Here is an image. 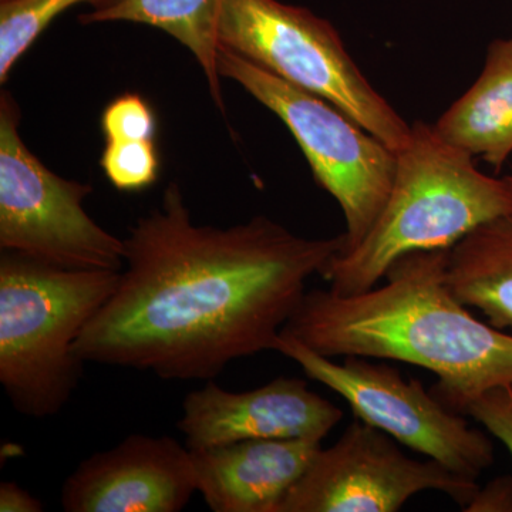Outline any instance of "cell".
<instances>
[{
	"label": "cell",
	"instance_id": "8",
	"mask_svg": "<svg viewBox=\"0 0 512 512\" xmlns=\"http://www.w3.org/2000/svg\"><path fill=\"white\" fill-rule=\"evenodd\" d=\"M274 350L298 363L309 379L343 397L356 419L458 476L477 481L494 463L493 443L483 431L444 406L420 380H406L394 367L366 357L335 362L284 333L275 340Z\"/></svg>",
	"mask_w": 512,
	"mask_h": 512
},
{
	"label": "cell",
	"instance_id": "11",
	"mask_svg": "<svg viewBox=\"0 0 512 512\" xmlns=\"http://www.w3.org/2000/svg\"><path fill=\"white\" fill-rule=\"evenodd\" d=\"M343 412L295 377H278L247 390L229 392L214 380L185 396L177 427L190 450L245 440H323Z\"/></svg>",
	"mask_w": 512,
	"mask_h": 512
},
{
	"label": "cell",
	"instance_id": "16",
	"mask_svg": "<svg viewBox=\"0 0 512 512\" xmlns=\"http://www.w3.org/2000/svg\"><path fill=\"white\" fill-rule=\"evenodd\" d=\"M123 0H2L0 2V83L62 13L77 5L104 10Z\"/></svg>",
	"mask_w": 512,
	"mask_h": 512
},
{
	"label": "cell",
	"instance_id": "2",
	"mask_svg": "<svg viewBox=\"0 0 512 512\" xmlns=\"http://www.w3.org/2000/svg\"><path fill=\"white\" fill-rule=\"evenodd\" d=\"M448 249L413 252L380 288L343 296L313 289L281 333L319 355L390 359L439 377L433 396L453 412L512 382V336L474 318L446 284Z\"/></svg>",
	"mask_w": 512,
	"mask_h": 512
},
{
	"label": "cell",
	"instance_id": "22",
	"mask_svg": "<svg viewBox=\"0 0 512 512\" xmlns=\"http://www.w3.org/2000/svg\"><path fill=\"white\" fill-rule=\"evenodd\" d=\"M505 180H507L508 185H510V190L512 194V177H505Z\"/></svg>",
	"mask_w": 512,
	"mask_h": 512
},
{
	"label": "cell",
	"instance_id": "9",
	"mask_svg": "<svg viewBox=\"0 0 512 512\" xmlns=\"http://www.w3.org/2000/svg\"><path fill=\"white\" fill-rule=\"evenodd\" d=\"M440 491L466 508L477 481L443 464L407 457L389 434L356 419L320 448L278 512H396L414 495Z\"/></svg>",
	"mask_w": 512,
	"mask_h": 512
},
{
	"label": "cell",
	"instance_id": "7",
	"mask_svg": "<svg viewBox=\"0 0 512 512\" xmlns=\"http://www.w3.org/2000/svg\"><path fill=\"white\" fill-rule=\"evenodd\" d=\"M93 187L46 167L20 136L19 104L0 94V249L74 271L121 272L124 239L84 208Z\"/></svg>",
	"mask_w": 512,
	"mask_h": 512
},
{
	"label": "cell",
	"instance_id": "14",
	"mask_svg": "<svg viewBox=\"0 0 512 512\" xmlns=\"http://www.w3.org/2000/svg\"><path fill=\"white\" fill-rule=\"evenodd\" d=\"M446 284L491 326L512 329V214L485 222L448 249Z\"/></svg>",
	"mask_w": 512,
	"mask_h": 512
},
{
	"label": "cell",
	"instance_id": "5",
	"mask_svg": "<svg viewBox=\"0 0 512 512\" xmlns=\"http://www.w3.org/2000/svg\"><path fill=\"white\" fill-rule=\"evenodd\" d=\"M220 46L285 82L335 104L399 153L412 126L363 76L338 30L311 10L279 0H224Z\"/></svg>",
	"mask_w": 512,
	"mask_h": 512
},
{
	"label": "cell",
	"instance_id": "23",
	"mask_svg": "<svg viewBox=\"0 0 512 512\" xmlns=\"http://www.w3.org/2000/svg\"><path fill=\"white\" fill-rule=\"evenodd\" d=\"M0 2H2V0H0Z\"/></svg>",
	"mask_w": 512,
	"mask_h": 512
},
{
	"label": "cell",
	"instance_id": "12",
	"mask_svg": "<svg viewBox=\"0 0 512 512\" xmlns=\"http://www.w3.org/2000/svg\"><path fill=\"white\" fill-rule=\"evenodd\" d=\"M322 440H245L191 450L198 493L214 512H278Z\"/></svg>",
	"mask_w": 512,
	"mask_h": 512
},
{
	"label": "cell",
	"instance_id": "13",
	"mask_svg": "<svg viewBox=\"0 0 512 512\" xmlns=\"http://www.w3.org/2000/svg\"><path fill=\"white\" fill-rule=\"evenodd\" d=\"M433 127L451 146L503 168L512 154V37L491 43L476 83Z\"/></svg>",
	"mask_w": 512,
	"mask_h": 512
},
{
	"label": "cell",
	"instance_id": "10",
	"mask_svg": "<svg viewBox=\"0 0 512 512\" xmlns=\"http://www.w3.org/2000/svg\"><path fill=\"white\" fill-rule=\"evenodd\" d=\"M198 491L190 448L170 436L131 434L64 480L66 512H180Z\"/></svg>",
	"mask_w": 512,
	"mask_h": 512
},
{
	"label": "cell",
	"instance_id": "19",
	"mask_svg": "<svg viewBox=\"0 0 512 512\" xmlns=\"http://www.w3.org/2000/svg\"><path fill=\"white\" fill-rule=\"evenodd\" d=\"M460 414L473 417L503 441L512 456V382L498 384L468 400Z\"/></svg>",
	"mask_w": 512,
	"mask_h": 512
},
{
	"label": "cell",
	"instance_id": "6",
	"mask_svg": "<svg viewBox=\"0 0 512 512\" xmlns=\"http://www.w3.org/2000/svg\"><path fill=\"white\" fill-rule=\"evenodd\" d=\"M218 72L234 80L275 113L295 137L316 183L328 191L345 217L348 254L369 234L382 212L397 170V153L350 119L335 104L279 79L220 46Z\"/></svg>",
	"mask_w": 512,
	"mask_h": 512
},
{
	"label": "cell",
	"instance_id": "21",
	"mask_svg": "<svg viewBox=\"0 0 512 512\" xmlns=\"http://www.w3.org/2000/svg\"><path fill=\"white\" fill-rule=\"evenodd\" d=\"M45 510L43 504L29 491L20 487L19 484H0V511L2 512H42Z\"/></svg>",
	"mask_w": 512,
	"mask_h": 512
},
{
	"label": "cell",
	"instance_id": "15",
	"mask_svg": "<svg viewBox=\"0 0 512 512\" xmlns=\"http://www.w3.org/2000/svg\"><path fill=\"white\" fill-rule=\"evenodd\" d=\"M224 0H123L79 18L83 26L130 22L161 30L190 50L210 87L211 99L225 114L222 77L218 72V28Z\"/></svg>",
	"mask_w": 512,
	"mask_h": 512
},
{
	"label": "cell",
	"instance_id": "20",
	"mask_svg": "<svg viewBox=\"0 0 512 512\" xmlns=\"http://www.w3.org/2000/svg\"><path fill=\"white\" fill-rule=\"evenodd\" d=\"M468 512H512V477H500L474 495Z\"/></svg>",
	"mask_w": 512,
	"mask_h": 512
},
{
	"label": "cell",
	"instance_id": "3",
	"mask_svg": "<svg viewBox=\"0 0 512 512\" xmlns=\"http://www.w3.org/2000/svg\"><path fill=\"white\" fill-rule=\"evenodd\" d=\"M512 214L507 180L488 177L474 157L417 121L397 153L392 191L369 234L323 271L329 291L357 295L375 288L403 256L450 249L471 231Z\"/></svg>",
	"mask_w": 512,
	"mask_h": 512
},
{
	"label": "cell",
	"instance_id": "18",
	"mask_svg": "<svg viewBox=\"0 0 512 512\" xmlns=\"http://www.w3.org/2000/svg\"><path fill=\"white\" fill-rule=\"evenodd\" d=\"M100 123L106 141L156 140V114L137 93H126L110 101Z\"/></svg>",
	"mask_w": 512,
	"mask_h": 512
},
{
	"label": "cell",
	"instance_id": "1",
	"mask_svg": "<svg viewBox=\"0 0 512 512\" xmlns=\"http://www.w3.org/2000/svg\"><path fill=\"white\" fill-rule=\"evenodd\" d=\"M119 284L76 342L84 363L214 380L234 360L274 350L306 293L343 247L268 217L197 225L180 184L124 238Z\"/></svg>",
	"mask_w": 512,
	"mask_h": 512
},
{
	"label": "cell",
	"instance_id": "17",
	"mask_svg": "<svg viewBox=\"0 0 512 512\" xmlns=\"http://www.w3.org/2000/svg\"><path fill=\"white\" fill-rule=\"evenodd\" d=\"M100 167L116 190L137 192L156 184L160 157L156 140L106 141Z\"/></svg>",
	"mask_w": 512,
	"mask_h": 512
},
{
	"label": "cell",
	"instance_id": "4",
	"mask_svg": "<svg viewBox=\"0 0 512 512\" xmlns=\"http://www.w3.org/2000/svg\"><path fill=\"white\" fill-rule=\"evenodd\" d=\"M120 272L74 271L0 255V384L29 419L57 416L79 386L76 342L119 284Z\"/></svg>",
	"mask_w": 512,
	"mask_h": 512
}]
</instances>
